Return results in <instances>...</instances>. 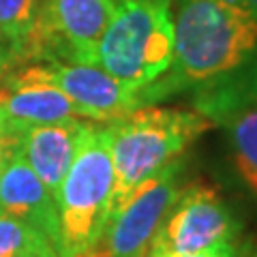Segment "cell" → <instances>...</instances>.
<instances>
[{
	"mask_svg": "<svg viewBox=\"0 0 257 257\" xmlns=\"http://www.w3.org/2000/svg\"><path fill=\"white\" fill-rule=\"evenodd\" d=\"M238 5H242L244 9H248L253 15H257V0H236Z\"/></svg>",
	"mask_w": 257,
	"mask_h": 257,
	"instance_id": "d6986e66",
	"label": "cell"
},
{
	"mask_svg": "<svg viewBox=\"0 0 257 257\" xmlns=\"http://www.w3.org/2000/svg\"><path fill=\"white\" fill-rule=\"evenodd\" d=\"M238 257H257V248H253V251H248L246 255H238Z\"/></svg>",
	"mask_w": 257,
	"mask_h": 257,
	"instance_id": "44dd1931",
	"label": "cell"
},
{
	"mask_svg": "<svg viewBox=\"0 0 257 257\" xmlns=\"http://www.w3.org/2000/svg\"><path fill=\"white\" fill-rule=\"evenodd\" d=\"M109 124L114 163V214L126 197L165 165L178 161L214 122L199 109L140 105Z\"/></svg>",
	"mask_w": 257,
	"mask_h": 257,
	"instance_id": "7a4b0ae2",
	"label": "cell"
},
{
	"mask_svg": "<svg viewBox=\"0 0 257 257\" xmlns=\"http://www.w3.org/2000/svg\"><path fill=\"white\" fill-rule=\"evenodd\" d=\"M114 163L107 122L88 120L67 176L56 191L60 257H79L88 251L111 212Z\"/></svg>",
	"mask_w": 257,
	"mask_h": 257,
	"instance_id": "3957f363",
	"label": "cell"
},
{
	"mask_svg": "<svg viewBox=\"0 0 257 257\" xmlns=\"http://www.w3.org/2000/svg\"><path fill=\"white\" fill-rule=\"evenodd\" d=\"M56 251L41 231L28 223L0 212V257H32Z\"/></svg>",
	"mask_w": 257,
	"mask_h": 257,
	"instance_id": "5bb4252c",
	"label": "cell"
},
{
	"mask_svg": "<svg viewBox=\"0 0 257 257\" xmlns=\"http://www.w3.org/2000/svg\"><path fill=\"white\" fill-rule=\"evenodd\" d=\"M182 159L142 182L107 219L96 242L79 257H148L161 221L180 191Z\"/></svg>",
	"mask_w": 257,
	"mask_h": 257,
	"instance_id": "8992f818",
	"label": "cell"
},
{
	"mask_svg": "<svg viewBox=\"0 0 257 257\" xmlns=\"http://www.w3.org/2000/svg\"><path fill=\"white\" fill-rule=\"evenodd\" d=\"M9 71H0V109L7 103V96H9V79H7Z\"/></svg>",
	"mask_w": 257,
	"mask_h": 257,
	"instance_id": "ac0fdd59",
	"label": "cell"
},
{
	"mask_svg": "<svg viewBox=\"0 0 257 257\" xmlns=\"http://www.w3.org/2000/svg\"><path fill=\"white\" fill-rule=\"evenodd\" d=\"M24 146V128H18L5 120H0V174L11 161L22 155Z\"/></svg>",
	"mask_w": 257,
	"mask_h": 257,
	"instance_id": "9a60e30c",
	"label": "cell"
},
{
	"mask_svg": "<svg viewBox=\"0 0 257 257\" xmlns=\"http://www.w3.org/2000/svg\"><path fill=\"white\" fill-rule=\"evenodd\" d=\"M41 69L92 122H114L142 105L140 90L118 82L99 64L43 60Z\"/></svg>",
	"mask_w": 257,
	"mask_h": 257,
	"instance_id": "ba28073f",
	"label": "cell"
},
{
	"mask_svg": "<svg viewBox=\"0 0 257 257\" xmlns=\"http://www.w3.org/2000/svg\"><path fill=\"white\" fill-rule=\"evenodd\" d=\"M50 0H0V35L9 43L15 62H43L47 50Z\"/></svg>",
	"mask_w": 257,
	"mask_h": 257,
	"instance_id": "4fadbf2b",
	"label": "cell"
},
{
	"mask_svg": "<svg viewBox=\"0 0 257 257\" xmlns=\"http://www.w3.org/2000/svg\"><path fill=\"white\" fill-rule=\"evenodd\" d=\"M18 62H15V56L11 52L9 43L5 41V37L0 35V71H9V69H15Z\"/></svg>",
	"mask_w": 257,
	"mask_h": 257,
	"instance_id": "e0dca14e",
	"label": "cell"
},
{
	"mask_svg": "<svg viewBox=\"0 0 257 257\" xmlns=\"http://www.w3.org/2000/svg\"><path fill=\"white\" fill-rule=\"evenodd\" d=\"M195 109L223 126L231 174L257 204V86L202 101Z\"/></svg>",
	"mask_w": 257,
	"mask_h": 257,
	"instance_id": "9c48e42d",
	"label": "cell"
},
{
	"mask_svg": "<svg viewBox=\"0 0 257 257\" xmlns=\"http://www.w3.org/2000/svg\"><path fill=\"white\" fill-rule=\"evenodd\" d=\"M240 221L210 184L195 180L180 187L161 221L148 257L204 251L221 242H236Z\"/></svg>",
	"mask_w": 257,
	"mask_h": 257,
	"instance_id": "5b68a950",
	"label": "cell"
},
{
	"mask_svg": "<svg viewBox=\"0 0 257 257\" xmlns=\"http://www.w3.org/2000/svg\"><path fill=\"white\" fill-rule=\"evenodd\" d=\"M118 0H50L45 60L96 64L101 37Z\"/></svg>",
	"mask_w": 257,
	"mask_h": 257,
	"instance_id": "52a82bcc",
	"label": "cell"
},
{
	"mask_svg": "<svg viewBox=\"0 0 257 257\" xmlns=\"http://www.w3.org/2000/svg\"><path fill=\"white\" fill-rule=\"evenodd\" d=\"M9 96L0 109V120L18 128L54 124L82 118L73 101L43 73L41 62H26L9 69Z\"/></svg>",
	"mask_w": 257,
	"mask_h": 257,
	"instance_id": "30bf717a",
	"label": "cell"
},
{
	"mask_svg": "<svg viewBox=\"0 0 257 257\" xmlns=\"http://www.w3.org/2000/svg\"><path fill=\"white\" fill-rule=\"evenodd\" d=\"M0 212L28 223L58 246V208L54 193L18 155L0 174Z\"/></svg>",
	"mask_w": 257,
	"mask_h": 257,
	"instance_id": "8fae6325",
	"label": "cell"
},
{
	"mask_svg": "<svg viewBox=\"0 0 257 257\" xmlns=\"http://www.w3.org/2000/svg\"><path fill=\"white\" fill-rule=\"evenodd\" d=\"M170 69L140 90L142 105L176 92L197 103L257 86V15L236 0H176Z\"/></svg>",
	"mask_w": 257,
	"mask_h": 257,
	"instance_id": "6da1fadb",
	"label": "cell"
},
{
	"mask_svg": "<svg viewBox=\"0 0 257 257\" xmlns=\"http://www.w3.org/2000/svg\"><path fill=\"white\" fill-rule=\"evenodd\" d=\"M32 257H60L58 251H50V253H41V255H32Z\"/></svg>",
	"mask_w": 257,
	"mask_h": 257,
	"instance_id": "ffe728a7",
	"label": "cell"
},
{
	"mask_svg": "<svg viewBox=\"0 0 257 257\" xmlns=\"http://www.w3.org/2000/svg\"><path fill=\"white\" fill-rule=\"evenodd\" d=\"M174 58L172 0H118L96 50V64L118 82L142 90Z\"/></svg>",
	"mask_w": 257,
	"mask_h": 257,
	"instance_id": "277c9868",
	"label": "cell"
},
{
	"mask_svg": "<svg viewBox=\"0 0 257 257\" xmlns=\"http://www.w3.org/2000/svg\"><path fill=\"white\" fill-rule=\"evenodd\" d=\"M238 244L236 242H221L214 244L204 251H195V253H182V255H163V257H238Z\"/></svg>",
	"mask_w": 257,
	"mask_h": 257,
	"instance_id": "2e32d148",
	"label": "cell"
},
{
	"mask_svg": "<svg viewBox=\"0 0 257 257\" xmlns=\"http://www.w3.org/2000/svg\"><path fill=\"white\" fill-rule=\"evenodd\" d=\"M88 120L73 118L54 124H39L24 131L22 157L43 184L54 193L67 176Z\"/></svg>",
	"mask_w": 257,
	"mask_h": 257,
	"instance_id": "7c38bea8",
	"label": "cell"
}]
</instances>
